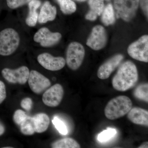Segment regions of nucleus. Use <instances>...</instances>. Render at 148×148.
I'll list each match as a JSON object with an SVG mask.
<instances>
[{"instance_id": "6e6552de", "label": "nucleus", "mask_w": 148, "mask_h": 148, "mask_svg": "<svg viewBox=\"0 0 148 148\" xmlns=\"http://www.w3.org/2000/svg\"><path fill=\"white\" fill-rule=\"evenodd\" d=\"M61 34L58 32H51L46 27L40 29L34 37L35 42L39 43L43 47H48L57 44L61 38Z\"/></svg>"}, {"instance_id": "f8f14e48", "label": "nucleus", "mask_w": 148, "mask_h": 148, "mask_svg": "<svg viewBox=\"0 0 148 148\" xmlns=\"http://www.w3.org/2000/svg\"><path fill=\"white\" fill-rule=\"evenodd\" d=\"M37 60L41 66L49 71H55L64 68L66 64L65 59L62 57H54L48 53H41Z\"/></svg>"}, {"instance_id": "39448f33", "label": "nucleus", "mask_w": 148, "mask_h": 148, "mask_svg": "<svg viewBox=\"0 0 148 148\" xmlns=\"http://www.w3.org/2000/svg\"><path fill=\"white\" fill-rule=\"evenodd\" d=\"M84 56V48L81 44L76 42L71 43L66 51V64L70 69L76 71L81 66Z\"/></svg>"}, {"instance_id": "c756f323", "label": "nucleus", "mask_w": 148, "mask_h": 148, "mask_svg": "<svg viewBox=\"0 0 148 148\" xmlns=\"http://www.w3.org/2000/svg\"><path fill=\"white\" fill-rule=\"evenodd\" d=\"M140 3L144 13L148 17V0H139V4Z\"/></svg>"}, {"instance_id": "c85d7f7f", "label": "nucleus", "mask_w": 148, "mask_h": 148, "mask_svg": "<svg viewBox=\"0 0 148 148\" xmlns=\"http://www.w3.org/2000/svg\"><path fill=\"white\" fill-rule=\"evenodd\" d=\"M6 98V90L4 83L0 80V104L3 102Z\"/></svg>"}, {"instance_id": "423d86ee", "label": "nucleus", "mask_w": 148, "mask_h": 148, "mask_svg": "<svg viewBox=\"0 0 148 148\" xmlns=\"http://www.w3.org/2000/svg\"><path fill=\"white\" fill-rule=\"evenodd\" d=\"M127 53L132 58L148 63V36L145 35L132 43L127 48Z\"/></svg>"}, {"instance_id": "dca6fc26", "label": "nucleus", "mask_w": 148, "mask_h": 148, "mask_svg": "<svg viewBox=\"0 0 148 148\" xmlns=\"http://www.w3.org/2000/svg\"><path fill=\"white\" fill-rule=\"evenodd\" d=\"M57 14L56 8L51 4L49 2L46 1L41 8L38 21L40 24H45L49 21L55 19Z\"/></svg>"}, {"instance_id": "4be33fe9", "label": "nucleus", "mask_w": 148, "mask_h": 148, "mask_svg": "<svg viewBox=\"0 0 148 148\" xmlns=\"http://www.w3.org/2000/svg\"><path fill=\"white\" fill-rule=\"evenodd\" d=\"M134 96L139 100L148 102V84H144L138 86L133 92Z\"/></svg>"}, {"instance_id": "f03ea898", "label": "nucleus", "mask_w": 148, "mask_h": 148, "mask_svg": "<svg viewBox=\"0 0 148 148\" xmlns=\"http://www.w3.org/2000/svg\"><path fill=\"white\" fill-rule=\"evenodd\" d=\"M132 103L130 98L125 95H120L112 98L106 105L104 113L108 119L114 120L122 117L132 108Z\"/></svg>"}, {"instance_id": "7c9ffc66", "label": "nucleus", "mask_w": 148, "mask_h": 148, "mask_svg": "<svg viewBox=\"0 0 148 148\" xmlns=\"http://www.w3.org/2000/svg\"><path fill=\"white\" fill-rule=\"evenodd\" d=\"M5 131V127L4 125L0 122V136L3 135Z\"/></svg>"}, {"instance_id": "9b49d317", "label": "nucleus", "mask_w": 148, "mask_h": 148, "mask_svg": "<svg viewBox=\"0 0 148 148\" xmlns=\"http://www.w3.org/2000/svg\"><path fill=\"white\" fill-rule=\"evenodd\" d=\"M28 81L31 90L37 94L42 93L51 84L49 79L39 72L34 70L30 72Z\"/></svg>"}, {"instance_id": "473e14b6", "label": "nucleus", "mask_w": 148, "mask_h": 148, "mask_svg": "<svg viewBox=\"0 0 148 148\" xmlns=\"http://www.w3.org/2000/svg\"><path fill=\"white\" fill-rule=\"evenodd\" d=\"M74 1H77L83 2L86 1V0H74Z\"/></svg>"}, {"instance_id": "ddd939ff", "label": "nucleus", "mask_w": 148, "mask_h": 148, "mask_svg": "<svg viewBox=\"0 0 148 148\" xmlns=\"http://www.w3.org/2000/svg\"><path fill=\"white\" fill-rule=\"evenodd\" d=\"M123 58V55L119 54L106 61L98 69L97 72L98 77L101 79L108 78L112 73L120 64Z\"/></svg>"}, {"instance_id": "4468645a", "label": "nucleus", "mask_w": 148, "mask_h": 148, "mask_svg": "<svg viewBox=\"0 0 148 148\" xmlns=\"http://www.w3.org/2000/svg\"><path fill=\"white\" fill-rule=\"evenodd\" d=\"M127 117L132 123L139 125L148 126V112L141 108H131L128 112Z\"/></svg>"}, {"instance_id": "6ab92c4d", "label": "nucleus", "mask_w": 148, "mask_h": 148, "mask_svg": "<svg viewBox=\"0 0 148 148\" xmlns=\"http://www.w3.org/2000/svg\"><path fill=\"white\" fill-rule=\"evenodd\" d=\"M101 21L106 26L112 25L115 21L114 11L113 7L111 4H109L103 10L101 14Z\"/></svg>"}, {"instance_id": "20e7f679", "label": "nucleus", "mask_w": 148, "mask_h": 148, "mask_svg": "<svg viewBox=\"0 0 148 148\" xmlns=\"http://www.w3.org/2000/svg\"><path fill=\"white\" fill-rule=\"evenodd\" d=\"M116 18L127 22L135 17L139 5V0H114Z\"/></svg>"}, {"instance_id": "a211bd4d", "label": "nucleus", "mask_w": 148, "mask_h": 148, "mask_svg": "<svg viewBox=\"0 0 148 148\" xmlns=\"http://www.w3.org/2000/svg\"><path fill=\"white\" fill-rule=\"evenodd\" d=\"M40 5L39 0H32L29 3V13L26 18V23L29 27H34L36 24L39 16L37 10Z\"/></svg>"}, {"instance_id": "b1692460", "label": "nucleus", "mask_w": 148, "mask_h": 148, "mask_svg": "<svg viewBox=\"0 0 148 148\" xmlns=\"http://www.w3.org/2000/svg\"><path fill=\"white\" fill-rule=\"evenodd\" d=\"M116 130L114 128H108L103 130L98 135V140L101 143L107 142L113 138L116 135Z\"/></svg>"}, {"instance_id": "7ed1b4c3", "label": "nucleus", "mask_w": 148, "mask_h": 148, "mask_svg": "<svg viewBox=\"0 0 148 148\" xmlns=\"http://www.w3.org/2000/svg\"><path fill=\"white\" fill-rule=\"evenodd\" d=\"M20 36L15 30L7 28L0 32V55L7 56L12 54L18 48Z\"/></svg>"}, {"instance_id": "bb28decb", "label": "nucleus", "mask_w": 148, "mask_h": 148, "mask_svg": "<svg viewBox=\"0 0 148 148\" xmlns=\"http://www.w3.org/2000/svg\"><path fill=\"white\" fill-rule=\"evenodd\" d=\"M31 1L32 0H6V2L10 8L14 9L26 4Z\"/></svg>"}, {"instance_id": "2eb2a0df", "label": "nucleus", "mask_w": 148, "mask_h": 148, "mask_svg": "<svg viewBox=\"0 0 148 148\" xmlns=\"http://www.w3.org/2000/svg\"><path fill=\"white\" fill-rule=\"evenodd\" d=\"M30 120L35 132L38 133H42L46 131L50 123L49 117L43 113L31 116Z\"/></svg>"}, {"instance_id": "1a4fd4ad", "label": "nucleus", "mask_w": 148, "mask_h": 148, "mask_svg": "<svg viewBox=\"0 0 148 148\" xmlns=\"http://www.w3.org/2000/svg\"><path fill=\"white\" fill-rule=\"evenodd\" d=\"M107 42V32L101 25H97L92 28L91 34L86 42V45L95 50L102 49Z\"/></svg>"}, {"instance_id": "aec40b11", "label": "nucleus", "mask_w": 148, "mask_h": 148, "mask_svg": "<svg viewBox=\"0 0 148 148\" xmlns=\"http://www.w3.org/2000/svg\"><path fill=\"white\" fill-rule=\"evenodd\" d=\"M53 148H79L80 145L75 140L71 138H65L56 140L52 143Z\"/></svg>"}, {"instance_id": "2f4dec72", "label": "nucleus", "mask_w": 148, "mask_h": 148, "mask_svg": "<svg viewBox=\"0 0 148 148\" xmlns=\"http://www.w3.org/2000/svg\"><path fill=\"white\" fill-rule=\"evenodd\" d=\"M139 148H148V142H144L142 145H140L139 147Z\"/></svg>"}, {"instance_id": "cd10ccee", "label": "nucleus", "mask_w": 148, "mask_h": 148, "mask_svg": "<svg viewBox=\"0 0 148 148\" xmlns=\"http://www.w3.org/2000/svg\"><path fill=\"white\" fill-rule=\"evenodd\" d=\"M20 106L25 110L29 112L31 110L33 106V101L31 98H26L21 101Z\"/></svg>"}, {"instance_id": "72a5a7b5", "label": "nucleus", "mask_w": 148, "mask_h": 148, "mask_svg": "<svg viewBox=\"0 0 148 148\" xmlns=\"http://www.w3.org/2000/svg\"><path fill=\"white\" fill-rule=\"evenodd\" d=\"M3 148H12V147H4Z\"/></svg>"}, {"instance_id": "5701e85b", "label": "nucleus", "mask_w": 148, "mask_h": 148, "mask_svg": "<svg viewBox=\"0 0 148 148\" xmlns=\"http://www.w3.org/2000/svg\"><path fill=\"white\" fill-rule=\"evenodd\" d=\"M30 116H28L24 111L21 110H16L13 116V121L15 124L20 126L29 119Z\"/></svg>"}, {"instance_id": "393cba45", "label": "nucleus", "mask_w": 148, "mask_h": 148, "mask_svg": "<svg viewBox=\"0 0 148 148\" xmlns=\"http://www.w3.org/2000/svg\"><path fill=\"white\" fill-rule=\"evenodd\" d=\"M52 122L60 134L64 135L68 134V129L67 125L65 122L59 117L57 116L53 117Z\"/></svg>"}, {"instance_id": "412c9836", "label": "nucleus", "mask_w": 148, "mask_h": 148, "mask_svg": "<svg viewBox=\"0 0 148 148\" xmlns=\"http://www.w3.org/2000/svg\"><path fill=\"white\" fill-rule=\"evenodd\" d=\"M57 1L60 9L64 14H71L76 10V5L72 0H57Z\"/></svg>"}, {"instance_id": "9d476101", "label": "nucleus", "mask_w": 148, "mask_h": 148, "mask_svg": "<svg viewBox=\"0 0 148 148\" xmlns=\"http://www.w3.org/2000/svg\"><path fill=\"white\" fill-rule=\"evenodd\" d=\"M64 95L63 86L56 84L45 91L42 95V102L48 107H57L61 103Z\"/></svg>"}, {"instance_id": "0eeeda50", "label": "nucleus", "mask_w": 148, "mask_h": 148, "mask_svg": "<svg viewBox=\"0 0 148 148\" xmlns=\"http://www.w3.org/2000/svg\"><path fill=\"white\" fill-rule=\"evenodd\" d=\"M1 73L4 78L9 82L24 84L28 81L30 71L27 66H22L16 69L5 68Z\"/></svg>"}, {"instance_id": "f257e3e1", "label": "nucleus", "mask_w": 148, "mask_h": 148, "mask_svg": "<svg viewBox=\"0 0 148 148\" xmlns=\"http://www.w3.org/2000/svg\"><path fill=\"white\" fill-rule=\"evenodd\" d=\"M138 79L137 67L132 61H127L119 66L113 78L112 85L116 90L123 92L134 87Z\"/></svg>"}, {"instance_id": "a878e982", "label": "nucleus", "mask_w": 148, "mask_h": 148, "mask_svg": "<svg viewBox=\"0 0 148 148\" xmlns=\"http://www.w3.org/2000/svg\"><path fill=\"white\" fill-rule=\"evenodd\" d=\"M31 116L27 121L19 126L20 131L26 135H32L35 133L34 127L31 121Z\"/></svg>"}, {"instance_id": "f3484780", "label": "nucleus", "mask_w": 148, "mask_h": 148, "mask_svg": "<svg viewBox=\"0 0 148 148\" xmlns=\"http://www.w3.org/2000/svg\"><path fill=\"white\" fill-rule=\"evenodd\" d=\"M88 5L90 10L86 14L85 18L87 20L93 21L100 16L104 8V0H89Z\"/></svg>"}]
</instances>
